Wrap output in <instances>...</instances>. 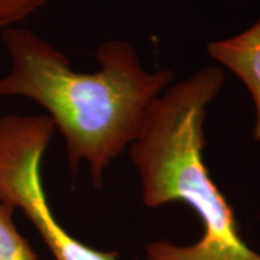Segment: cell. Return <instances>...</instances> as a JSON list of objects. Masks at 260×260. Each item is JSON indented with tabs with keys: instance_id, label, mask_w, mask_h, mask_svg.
<instances>
[{
	"instance_id": "1",
	"label": "cell",
	"mask_w": 260,
	"mask_h": 260,
	"mask_svg": "<svg viewBox=\"0 0 260 260\" xmlns=\"http://www.w3.org/2000/svg\"><path fill=\"white\" fill-rule=\"evenodd\" d=\"M10 70L0 77V96H19L47 111L63 135L73 170L87 165L95 187L107 168L129 149L149 107L174 82L170 70L148 71L128 41L98 47L100 69L75 71L63 52L29 29L3 31Z\"/></svg>"
},
{
	"instance_id": "2",
	"label": "cell",
	"mask_w": 260,
	"mask_h": 260,
	"mask_svg": "<svg viewBox=\"0 0 260 260\" xmlns=\"http://www.w3.org/2000/svg\"><path fill=\"white\" fill-rule=\"evenodd\" d=\"M224 82L219 65H206L172 83L149 107L130 145L145 206L183 203L203 226L200 239L191 245L169 240L148 243L145 260H260V253L240 235L235 213L204 160L205 123Z\"/></svg>"
},
{
	"instance_id": "3",
	"label": "cell",
	"mask_w": 260,
	"mask_h": 260,
	"mask_svg": "<svg viewBox=\"0 0 260 260\" xmlns=\"http://www.w3.org/2000/svg\"><path fill=\"white\" fill-rule=\"evenodd\" d=\"M56 126L46 115L0 117V203L21 209L54 260H121L118 253L90 248L58 223L47 203L41 162Z\"/></svg>"
},
{
	"instance_id": "4",
	"label": "cell",
	"mask_w": 260,
	"mask_h": 260,
	"mask_svg": "<svg viewBox=\"0 0 260 260\" xmlns=\"http://www.w3.org/2000/svg\"><path fill=\"white\" fill-rule=\"evenodd\" d=\"M206 48L210 57L239 77L248 90L254 107L253 138L260 144V17L246 30L211 41Z\"/></svg>"
},
{
	"instance_id": "5",
	"label": "cell",
	"mask_w": 260,
	"mask_h": 260,
	"mask_svg": "<svg viewBox=\"0 0 260 260\" xmlns=\"http://www.w3.org/2000/svg\"><path fill=\"white\" fill-rule=\"evenodd\" d=\"M15 211L0 203V260H39L15 225Z\"/></svg>"
},
{
	"instance_id": "6",
	"label": "cell",
	"mask_w": 260,
	"mask_h": 260,
	"mask_svg": "<svg viewBox=\"0 0 260 260\" xmlns=\"http://www.w3.org/2000/svg\"><path fill=\"white\" fill-rule=\"evenodd\" d=\"M47 0H0V29L15 27L38 11Z\"/></svg>"
},
{
	"instance_id": "7",
	"label": "cell",
	"mask_w": 260,
	"mask_h": 260,
	"mask_svg": "<svg viewBox=\"0 0 260 260\" xmlns=\"http://www.w3.org/2000/svg\"><path fill=\"white\" fill-rule=\"evenodd\" d=\"M259 220H260V212H259Z\"/></svg>"
}]
</instances>
